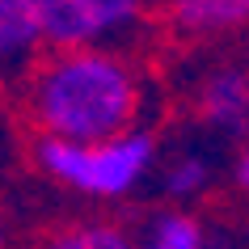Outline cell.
Wrapping results in <instances>:
<instances>
[{
	"instance_id": "obj_1",
	"label": "cell",
	"mask_w": 249,
	"mask_h": 249,
	"mask_svg": "<svg viewBox=\"0 0 249 249\" xmlns=\"http://www.w3.org/2000/svg\"><path fill=\"white\" fill-rule=\"evenodd\" d=\"M140 76L118 51H55L26 76V106L47 140L97 144L140 118Z\"/></svg>"
},
{
	"instance_id": "obj_2",
	"label": "cell",
	"mask_w": 249,
	"mask_h": 249,
	"mask_svg": "<svg viewBox=\"0 0 249 249\" xmlns=\"http://www.w3.org/2000/svg\"><path fill=\"white\" fill-rule=\"evenodd\" d=\"M42 173L72 186L89 198H127L157 165V135L131 127L123 135L97 140V144H68L42 135L34 148Z\"/></svg>"
},
{
	"instance_id": "obj_3",
	"label": "cell",
	"mask_w": 249,
	"mask_h": 249,
	"mask_svg": "<svg viewBox=\"0 0 249 249\" xmlns=\"http://www.w3.org/2000/svg\"><path fill=\"white\" fill-rule=\"evenodd\" d=\"M34 4L42 21V42L51 51H110L144 17V0H34Z\"/></svg>"
},
{
	"instance_id": "obj_4",
	"label": "cell",
	"mask_w": 249,
	"mask_h": 249,
	"mask_svg": "<svg viewBox=\"0 0 249 249\" xmlns=\"http://www.w3.org/2000/svg\"><path fill=\"white\" fill-rule=\"evenodd\" d=\"M42 21L34 0H0V76L26 80L42 55Z\"/></svg>"
},
{
	"instance_id": "obj_5",
	"label": "cell",
	"mask_w": 249,
	"mask_h": 249,
	"mask_svg": "<svg viewBox=\"0 0 249 249\" xmlns=\"http://www.w3.org/2000/svg\"><path fill=\"white\" fill-rule=\"evenodd\" d=\"M198 114L211 131L245 140L249 135V72L224 68V72L207 76L203 93H198Z\"/></svg>"
},
{
	"instance_id": "obj_6",
	"label": "cell",
	"mask_w": 249,
	"mask_h": 249,
	"mask_svg": "<svg viewBox=\"0 0 249 249\" xmlns=\"http://www.w3.org/2000/svg\"><path fill=\"white\" fill-rule=\"evenodd\" d=\"M169 21L182 34H228L249 26V0H169Z\"/></svg>"
},
{
	"instance_id": "obj_7",
	"label": "cell",
	"mask_w": 249,
	"mask_h": 249,
	"mask_svg": "<svg viewBox=\"0 0 249 249\" xmlns=\"http://www.w3.org/2000/svg\"><path fill=\"white\" fill-rule=\"evenodd\" d=\"M135 249H207V228L190 211H157Z\"/></svg>"
},
{
	"instance_id": "obj_8",
	"label": "cell",
	"mask_w": 249,
	"mask_h": 249,
	"mask_svg": "<svg viewBox=\"0 0 249 249\" xmlns=\"http://www.w3.org/2000/svg\"><path fill=\"white\" fill-rule=\"evenodd\" d=\"M42 249H135V241L123 232L118 224L89 220V224H72V228H59V232H55Z\"/></svg>"
},
{
	"instance_id": "obj_9",
	"label": "cell",
	"mask_w": 249,
	"mask_h": 249,
	"mask_svg": "<svg viewBox=\"0 0 249 249\" xmlns=\"http://www.w3.org/2000/svg\"><path fill=\"white\" fill-rule=\"evenodd\" d=\"M160 186H165L169 198H198L211 186V160L203 157V152H182V157L169 160Z\"/></svg>"
},
{
	"instance_id": "obj_10",
	"label": "cell",
	"mask_w": 249,
	"mask_h": 249,
	"mask_svg": "<svg viewBox=\"0 0 249 249\" xmlns=\"http://www.w3.org/2000/svg\"><path fill=\"white\" fill-rule=\"evenodd\" d=\"M232 182L249 195V144L241 148V152H236V160H232Z\"/></svg>"
},
{
	"instance_id": "obj_11",
	"label": "cell",
	"mask_w": 249,
	"mask_h": 249,
	"mask_svg": "<svg viewBox=\"0 0 249 249\" xmlns=\"http://www.w3.org/2000/svg\"><path fill=\"white\" fill-rule=\"evenodd\" d=\"M4 241H9V224H4V215H0V249H4Z\"/></svg>"
}]
</instances>
